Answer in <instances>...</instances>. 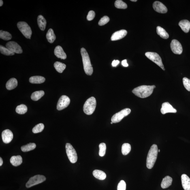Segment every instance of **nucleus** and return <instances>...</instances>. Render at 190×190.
<instances>
[{"label": "nucleus", "instance_id": "obj_1", "mask_svg": "<svg viewBox=\"0 0 190 190\" xmlns=\"http://www.w3.org/2000/svg\"><path fill=\"white\" fill-rule=\"evenodd\" d=\"M155 85H142L134 88L132 90V93L139 97L144 98L150 96L153 93Z\"/></svg>", "mask_w": 190, "mask_h": 190}, {"label": "nucleus", "instance_id": "obj_2", "mask_svg": "<svg viewBox=\"0 0 190 190\" xmlns=\"http://www.w3.org/2000/svg\"><path fill=\"white\" fill-rule=\"evenodd\" d=\"M83 63L84 71L88 76H91L93 73V68L91 65L89 55L85 49L82 48L81 50Z\"/></svg>", "mask_w": 190, "mask_h": 190}, {"label": "nucleus", "instance_id": "obj_3", "mask_svg": "<svg viewBox=\"0 0 190 190\" xmlns=\"http://www.w3.org/2000/svg\"><path fill=\"white\" fill-rule=\"evenodd\" d=\"M158 147L156 144H153L150 148L146 159V167L148 168H153L157 160L158 155Z\"/></svg>", "mask_w": 190, "mask_h": 190}, {"label": "nucleus", "instance_id": "obj_4", "mask_svg": "<svg viewBox=\"0 0 190 190\" xmlns=\"http://www.w3.org/2000/svg\"><path fill=\"white\" fill-rule=\"evenodd\" d=\"M96 104V100L95 97L89 98L84 105L83 111L84 113L88 115L92 114L95 110Z\"/></svg>", "mask_w": 190, "mask_h": 190}, {"label": "nucleus", "instance_id": "obj_5", "mask_svg": "<svg viewBox=\"0 0 190 190\" xmlns=\"http://www.w3.org/2000/svg\"><path fill=\"white\" fill-rule=\"evenodd\" d=\"M17 26L20 32L25 38L31 39L32 31L31 27L25 22H20L18 23Z\"/></svg>", "mask_w": 190, "mask_h": 190}, {"label": "nucleus", "instance_id": "obj_6", "mask_svg": "<svg viewBox=\"0 0 190 190\" xmlns=\"http://www.w3.org/2000/svg\"><path fill=\"white\" fill-rule=\"evenodd\" d=\"M66 151L70 162L72 163H76L78 159V156L76 150L72 145L67 143L66 145Z\"/></svg>", "mask_w": 190, "mask_h": 190}, {"label": "nucleus", "instance_id": "obj_7", "mask_svg": "<svg viewBox=\"0 0 190 190\" xmlns=\"http://www.w3.org/2000/svg\"><path fill=\"white\" fill-rule=\"evenodd\" d=\"M145 55L147 58L159 66L163 70H165L162 60L160 56L157 53L155 52H148L145 54Z\"/></svg>", "mask_w": 190, "mask_h": 190}, {"label": "nucleus", "instance_id": "obj_8", "mask_svg": "<svg viewBox=\"0 0 190 190\" xmlns=\"http://www.w3.org/2000/svg\"><path fill=\"white\" fill-rule=\"evenodd\" d=\"M46 180V178L42 175H36L33 176L30 178L29 180L26 184V187L27 188L33 187V186L42 183Z\"/></svg>", "mask_w": 190, "mask_h": 190}, {"label": "nucleus", "instance_id": "obj_9", "mask_svg": "<svg viewBox=\"0 0 190 190\" xmlns=\"http://www.w3.org/2000/svg\"><path fill=\"white\" fill-rule=\"evenodd\" d=\"M131 110L130 109L126 108L120 111V112L115 114L111 118L113 123H119L125 116H127L130 113Z\"/></svg>", "mask_w": 190, "mask_h": 190}, {"label": "nucleus", "instance_id": "obj_10", "mask_svg": "<svg viewBox=\"0 0 190 190\" xmlns=\"http://www.w3.org/2000/svg\"><path fill=\"white\" fill-rule=\"evenodd\" d=\"M70 103V99L68 97L65 95L62 96L58 101L57 110L59 111L63 110L68 106Z\"/></svg>", "mask_w": 190, "mask_h": 190}, {"label": "nucleus", "instance_id": "obj_11", "mask_svg": "<svg viewBox=\"0 0 190 190\" xmlns=\"http://www.w3.org/2000/svg\"><path fill=\"white\" fill-rule=\"evenodd\" d=\"M6 47L14 53L19 54L22 53L23 52L21 47L17 43L14 41L7 42L6 45Z\"/></svg>", "mask_w": 190, "mask_h": 190}, {"label": "nucleus", "instance_id": "obj_12", "mask_svg": "<svg viewBox=\"0 0 190 190\" xmlns=\"http://www.w3.org/2000/svg\"><path fill=\"white\" fill-rule=\"evenodd\" d=\"M170 47L173 52L175 54H181L183 51L181 44L176 39H173L172 41L170 44Z\"/></svg>", "mask_w": 190, "mask_h": 190}, {"label": "nucleus", "instance_id": "obj_13", "mask_svg": "<svg viewBox=\"0 0 190 190\" xmlns=\"http://www.w3.org/2000/svg\"><path fill=\"white\" fill-rule=\"evenodd\" d=\"M2 138L4 143L6 144L10 143L13 138V133L10 130L6 129L3 131L1 134Z\"/></svg>", "mask_w": 190, "mask_h": 190}, {"label": "nucleus", "instance_id": "obj_14", "mask_svg": "<svg viewBox=\"0 0 190 190\" xmlns=\"http://www.w3.org/2000/svg\"><path fill=\"white\" fill-rule=\"evenodd\" d=\"M161 113L163 114L168 113H176L177 110L168 102H165L162 103L161 109Z\"/></svg>", "mask_w": 190, "mask_h": 190}, {"label": "nucleus", "instance_id": "obj_15", "mask_svg": "<svg viewBox=\"0 0 190 190\" xmlns=\"http://www.w3.org/2000/svg\"><path fill=\"white\" fill-rule=\"evenodd\" d=\"M153 7L156 11L162 14H165L168 11L167 7L163 3L159 1H156L154 2Z\"/></svg>", "mask_w": 190, "mask_h": 190}, {"label": "nucleus", "instance_id": "obj_16", "mask_svg": "<svg viewBox=\"0 0 190 190\" xmlns=\"http://www.w3.org/2000/svg\"><path fill=\"white\" fill-rule=\"evenodd\" d=\"M127 34V31L125 30H121L117 31L113 34L111 37L112 41L119 40L124 37Z\"/></svg>", "mask_w": 190, "mask_h": 190}, {"label": "nucleus", "instance_id": "obj_17", "mask_svg": "<svg viewBox=\"0 0 190 190\" xmlns=\"http://www.w3.org/2000/svg\"><path fill=\"white\" fill-rule=\"evenodd\" d=\"M54 53L55 55L58 58L65 60L66 59L67 55L64 51L62 47L58 46L55 49Z\"/></svg>", "mask_w": 190, "mask_h": 190}, {"label": "nucleus", "instance_id": "obj_18", "mask_svg": "<svg viewBox=\"0 0 190 190\" xmlns=\"http://www.w3.org/2000/svg\"><path fill=\"white\" fill-rule=\"evenodd\" d=\"M182 187L185 190H190V178L187 175L183 174L181 176Z\"/></svg>", "mask_w": 190, "mask_h": 190}, {"label": "nucleus", "instance_id": "obj_19", "mask_svg": "<svg viewBox=\"0 0 190 190\" xmlns=\"http://www.w3.org/2000/svg\"><path fill=\"white\" fill-rule=\"evenodd\" d=\"M180 27L184 32L189 33L190 29V22L187 20L180 21L178 24Z\"/></svg>", "mask_w": 190, "mask_h": 190}, {"label": "nucleus", "instance_id": "obj_20", "mask_svg": "<svg viewBox=\"0 0 190 190\" xmlns=\"http://www.w3.org/2000/svg\"><path fill=\"white\" fill-rule=\"evenodd\" d=\"M22 158L20 155L12 156L10 159V163L13 166L17 167L21 164Z\"/></svg>", "mask_w": 190, "mask_h": 190}, {"label": "nucleus", "instance_id": "obj_21", "mask_svg": "<svg viewBox=\"0 0 190 190\" xmlns=\"http://www.w3.org/2000/svg\"><path fill=\"white\" fill-rule=\"evenodd\" d=\"M37 23L40 29L42 31H44L46 29L47 21L44 17L39 15L37 18Z\"/></svg>", "mask_w": 190, "mask_h": 190}, {"label": "nucleus", "instance_id": "obj_22", "mask_svg": "<svg viewBox=\"0 0 190 190\" xmlns=\"http://www.w3.org/2000/svg\"><path fill=\"white\" fill-rule=\"evenodd\" d=\"M17 85V80L15 78H12L7 82L6 86L7 90H11L16 88Z\"/></svg>", "mask_w": 190, "mask_h": 190}, {"label": "nucleus", "instance_id": "obj_23", "mask_svg": "<svg viewBox=\"0 0 190 190\" xmlns=\"http://www.w3.org/2000/svg\"><path fill=\"white\" fill-rule=\"evenodd\" d=\"M172 178L169 176H165L163 178L161 184V187L163 189H167L172 184Z\"/></svg>", "mask_w": 190, "mask_h": 190}, {"label": "nucleus", "instance_id": "obj_24", "mask_svg": "<svg viewBox=\"0 0 190 190\" xmlns=\"http://www.w3.org/2000/svg\"><path fill=\"white\" fill-rule=\"evenodd\" d=\"M45 81L44 77L40 76H33L29 79V82L32 84H40Z\"/></svg>", "mask_w": 190, "mask_h": 190}, {"label": "nucleus", "instance_id": "obj_25", "mask_svg": "<svg viewBox=\"0 0 190 190\" xmlns=\"http://www.w3.org/2000/svg\"><path fill=\"white\" fill-rule=\"evenodd\" d=\"M93 174L95 178L99 180H104L106 177V175L105 173L100 170H94Z\"/></svg>", "mask_w": 190, "mask_h": 190}, {"label": "nucleus", "instance_id": "obj_26", "mask_svg": "<svg viewBox=\"0 0 190 190\" xmlns=\"http://www.w3.org/2000/svg\"><path fill=\"white\" fill-rule=\"evenodd\" d=\"M157 33L161 38L163 39H168L169 37L168 33L163 28L158 26L157 28Z\"/></svg>", "mask_w": 190, "mask_h": 190}, {"label": "nucleus", "instance_id": "obj_27", "mask_svg": "<svg viewBox=\"0 0 190 190\" xmlns=\"http://www.w3.org/2000/svg\"><path fill=\"white\" fill-rule=\"evenodd\" d=\"M46 37L48 42L50 44H52L54 42L56 39V37L53 30L50 29L48 30L47 33Z\"/></svg>", "mask_w": 190, "mask_h": 190}, {"label": "nucleus", "instance_id": "obj_28", "mask_svg": "<svg viewBox=\"0 0 190 190\" xmlns=\"http://www.w3.org/2000/svg\"><path fill=\"white\" fill-rule=\"evenodd\" d=\"M44 95V91H40L34 92L31 95V99L33 101H36L40 99Z\"/></svg>", "mask_w": 190, "mask_h": 190}, {"label": "nucleus", "instance_id": "obj_29", "mask_svg": "<svg viewBox=\"0 0 190 190\" xmlns=\"http://www.w3.org/2000/svg\"><path fill=\"white\" fill-rule=\"evenodd\" d=\"M54 67L58 72L62 73L65 69L66 66L65 64L57 61L54 63Z\"/></svg>", "mask_w": 190, "mask_h": 190}, {"label": "nucleus", "instance_id": "obj_30", "mask_svg": "<svg viewBox=\"0 0 190 190\" xmlns=\"http://www.w3.org/2000/svg\"><path fill=\"white\" fill-rule=\"evenodd\" d=\"M36 148V145L35 143H29L26 145L22 146L21 149L24 152H28L33 150Z\"/></svg>", "mask_w": 190, "mask_h": 190}, {"label": "nucleus", "instance_id": "obj_31", "mask_svg": "<svg viewBox=\"0 0 190 190\" xmlns=\"http://www.w3.org/2000/svg\"><path fill=\"white\" fill-rule=\"evenodd\" d=\"M12 35L11 34L6 31L1 30L0 31V38L5 41H9L12 39Z\"/></svg>", "mask_w": 190, "mask_h": 190}, {"label": "nucleus", "instance_id": "obj_32", "mask_svg": "<svg viewBox=\"0 0 190 190\" xmlns=\"http://www.w3.org/2000/svg\"><path fill=\"white\" fill-rule=\"evenodd\" d=\"M131 150V146L130 144L127 143L123 144L122 147V154L124 155H127L129 153Z\"/></svg>", "mask_w": 190, "mask_h": 190}, {"label": "nucleus", "instance_id": "obj_33", "mask_svg": "<svg viewBox=\"0 0 190 190\" xmlns=\"http://www.w3.org/2000/svg\"><path fill=\"white\" fill-rule=\"evenodd\" d=\"M28 110L27 107L25 105L21 104L17 107L16 111L17 113L22 114H24L27 112Z\"/></svg>", "mask_w": 190, "mask_h": 190}, {"label": "nucleus", "instance_id": "obj_34", "mask_svg": "<svg viewBox=\"0 0 190 190\" xmlns=\"http://www.w3.org/2000/svg\"><path fill=\"white\" fill-rule=\"evenodd\" d=\"M0 52L1 54L7 56H12L15 54V53L11 52L8 49L1 45L0 46Z\"/></svg>", "mask_w": 190, "mask_h": 190}, {"label": "nucleus", "instance_id": "obj_35", "mask_svg": "<svg viewBox=\"0 0 190 190\" xmlns=\"http://www.w3.org/2000/svg\"><path fill=\"white\" fill-rule=\"evenodd\" d=\"M115 6L116 8L120 9H126L127 8V5L121 0H117L115 3Z\"/></svg>", "mask_w": 190, "mask_h": 190}, {"label": "nucleus", "instance_id": "obj_36", "mask_svg": "<svg viewBox=\"0 0 190 190\" xmlns=\"http://www.w3.org/2000/svg\"><path fill=\"white\" fill-rule=\"evenodd\" d=\"M44 124L39 123L36 125L32 130L33 132L34 133H37L41 132L44 129Z\"/></svg>", "mask_w": 190, "mask_h": 190}, {"label": "nucleus", "instance_id": "obj_37", "mask_svg": "<svg viewBox=\"0 0 190 190\" xmlns=\"http://www.w3.org/2000/svg\"><path fill=\"white\" fill-rule=\"evenodd\" d=\"M99 155L101 157H103L106 153V145L105 143H101L99 145Z\"/></svg>", "mask_w": 190, "mask_h": 190}, {"label": "nucleus", "instance_id": "obj_38", "mask_svg": "<svg viewBox=\"0 0 190 190\" xmlns=\"http://www.w3.org/2000/svg\"><path fill=\"white\" fill-rule=\"evenodd\" d=\"M183 82L184 87L189 91H190V80L185 77L183 79Z\"/></svg>", "mask_w": 190, "mask_h": 190}, {"label": "nucleus", "instance_id": "obj_39", "mask_svg": "<svg viewBox=\"0 0 190 190\" xmlns=\"http://www.w3.org/2000/svg\"><path fill=\"white\" fill-rule=\"evenodd\" d=\"M110 21V18L108 16H104L101 18L99 22V25L100 26L105 25Z\"/></svg>", "mask_w": 190, "mask_h": 190}, {"label": "nucleus", "instance_id": "obj_40", "mask_svg": "<svg viewBox=\"0 0 190 190\" xmlns=\"http://www.w3.org/2000/svg\"><path fill=\"white\" fill-rule=\"evenodd\" d=\"M126 184L124 180H121L118 183L117 190H126Z\"/></svg>", "mask_w": 190, "mask_h": 190}, {"label": "nucleus", "instance_id": "obj_41", "mask_svg": "<svg viewBox=\"0 0 190 190\" xmlns=\"http://www.w3.org/2000/svg\"><path fill=\"white\" fill-rule=\"evenodd\" d=\"M95 16V13L93 11H90L88 13L87 17V20L89 21L92 20Z\"/></svg>", "mask_w": 190, "mask_h": 190}, {"label": "nucleus", "instance_id": "obj_42", "mask_svg": "<svg viewBox=\"0 0 190 190\" xmlns=\"http://www.w3.org/2000/svg\"><path fill=\"white\" fill-rule=\"evenodd\" d=\"M119 63H120V62L119 61V60H114V61H113L112 63V66L116 67V66H117L118 64H119Z\"/></svg>", "mask_w": 190, "mask_h": 190}, {"label": "nucleus", "instance_id": "obj_43", "mask_svg": "<svg viewBox=\"0 0 190 190\" xmlns=\"http://www.w3.org/2000/svg\"><path fill=\"white\" fill-rule=\"evenodd\" d=\"M122 65L125 67H127L129 66L127 63V60H123V61H122Z\"/></svg>", "mask_w": 190, "mask_h": 190}, {"label": "nucleus", "instance_id": "obj_44", "mask_svg": "<svg viewBox=\"0 0 190 190\" xmlns=\"http://www.w3.org/2000/svg\"><path fill=\"white\" fill-rule=\"evenodd\" d=\"M3 164V159L1 157L0 158V166H1Z\"/></svg>", "mask_w": 190, "mask_h": 190}, {"label": "nucleus", "instance_id": "obj_45", "mask_svg": "<svg viewBox=\"0 0 190 190\" xmlns=\"http://www.w3.org/2000/svg\"><path fill=\"white\" fill-rule=\"evenodd\" d=\"M3 1L2 0H1L0 1V6L1 7L3 5Z\"/></svg>", "mask_w": 190, "mask_h": 190}, {"label": "nucleus", "instance_id": "obj_46", "mask_svg": "<svg viewBox=\"0 0 190 190\" xmlns=\"http://www.w3.org/2000/svg\"><path fill=\"white\" fill-rule=\"evenodd\" d=\"M131 1L133 2H136L137 1V0H131Z\"/></svg>", "mask_w": 190, "mask_h": 190}, {"label": "nucleus", "instance_id": "obj_47", "mask_svg": "<svg viewBox=\"0 0 190 190\" xmlns=\"http://www.w3.org/2000/svg\"><path fill=\"white\" fill-rule=\"evenodd\" d=\"M158 152H160V150H158Z\"/></svg>", "mask_w": 190, "mask_h": 190}, {"label": "nucleus", "instance_id": "obj_48", "mask_svg": "<svg viewBox=\"0 0 190 190\" xmlns=\"http://www.w3.org/2000/svg\"><path fill=\"white\" fill-rule=\"evenodd\" d=\"M113 123L112 122H111V124H113Z\"/></svg>", "mask_w": 190, "mask_h": 190}]
</instances>
